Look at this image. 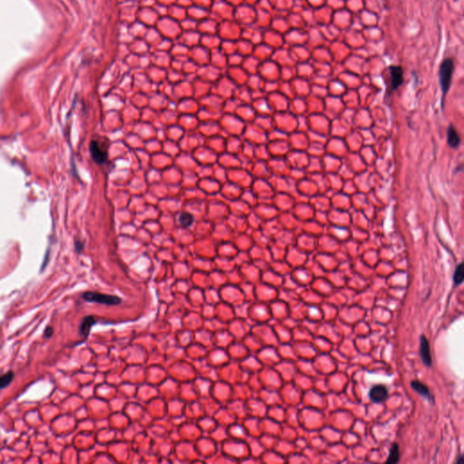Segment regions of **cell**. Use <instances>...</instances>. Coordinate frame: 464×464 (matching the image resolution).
<instances>
[{
	"instance_id": "1",
	"label": "cell",
	"mask_w": 464,
	"mask_h": 464,
	"mask_svg": "<svg viewBox=\"0 0 464 464\" xmlns=\"http://www.w3.org/2000/svg\"><path fill=\"white\" fill-rule=\"evenodd\" d=\"M454 72V62L452 58H446L442 62L439 68V83L443 95H446L451 87Z\"/></svg>"
},
{
	"instance_id": "2",
	"label": "cell",
	"mask_w": 464,
	"mask_h": 464,
	"mask_svg": "<svg viewBox=\"0 0 464 464\" xmlns=\"http://www.w3.org/2000/svg\"><path fill=\"white\" fill-rule=\"evenodd\" d=\"M83 300L87 302L93 303H99V304L108 305V306H116L122 302V299L116 296L107 295V294L96 293V292H85L82 296Z\"/></svg>"
},
{
	"instance_id": "3",
	"label": "cell",
	"mask_w": 464,
	"mask_h": 464,
	"mask_svg": "<svg viewBox=\"0 0 464 464\" xmlns=\"http://www.w3.org/2000/svg\"><path fill=\"white\" fill-rule=\"evenodd\" d=\"M90 152L93 160L98 164H103L107 160V150L97 141H93L91 143Z\"/></svg>"
},
{
	"instance_id": "4",
	"label": "cell",
	"mask_w": 464,
	"mask_h": 464,
	"mask_svg": "<svg viewBox=\"0 0 464 464\" xmlns=\"http://www.w3.org/2000/svg\"><path fill=\"white\" fill-rule=\"evenodd\" d=\"M389 73L391 77L392 91L399 88L403 83V70L401 66H390Z\"/></svg>"
},
{
	"instance_id": "5",
	"label": "cell",
	"mask_w": 464,
	"mask_h": 464,
	"mask_svg": "<svg viewBox=\"0 0 464 464\" xmlns=\"http://www.w3.org/2000/svg\"><path fill=\"white\" fill-rule=\"evenodd\" d=\"M388 396V390L387 387L383 385H378L373 387L369 391V397L374 403H382Z\"/></svg>"
},
{
	"instance_id": "6",
	"label": "cell",
	"mask_w": 464,
	"mask_h": 464,
	"mask_svg": "<svg viewBox=\"0 0 464 464\" xmlns=\"http://www.w3.org/2000/svg\"><path fill=\"white\" fill-rule=\"evenodd\" d=\"M420 354L424 364L426 366H431V349H430L429 341L426 338L425 336H422L420 337Z\"/></svg>"
},
{
	"instance_id": "7",
	"label": "cell",
	"mask_w": 464,
	"mask_h": 464,
	"mask_svg": "<svg viewBox=\"0 0 464 464\" xmlns=\"http://www.w3.org/2000/svg\"><path fill=\"white\" fill-rule=\"evenodd\" d=\"M95 323H96V319L94 318V316H93V315H87V316L83 317L82 323L80 325V328H79L80 335L84 338L88 337L90 330H91L92 326H94Z\"/></svg>"
},
{
	"instance_id": "8",
	"label": "cell",
	"mask_w": 464,
	"mask_h": 464,
	"mask_svg": "<svg viewBox=\"0 0 464 464\" xmlns=\"http://www.w3.org/2000/svg\"><path fill=\"white\" fill-rule=\"evenodd\" d=\"M447 142L448 144L452 147V148H457L459 145H460V137H459V134L456 130L453 127V126H449L447 130Z\"/></svg>"
},
{
	"instance_id": "9",
	"label": "cell",
	"mask_w": 464,
	"mask_h": 464,
	"mask_svg": "<svg viewBox=\"0 0 464 464\" xmlns=\"http://www.w3.org/2000/svg\"><path fill=\"white\" fill-rule=\"evenodd\" d=\"M411 387L415 390V392L421 394L422 396L428 398V399L431 397L429 388L426 387L425 384H423V383H421V382L416 381V380H415V381L411 382Z\"/></svg>"
},
{
	"instance_id": "10",
	"label": "cell",
	"mask_w": 464,
	"mask_h": 464,
	"mask_svg": "<svg viewBox=\"0 0 464 464\" xmlns=\"http://www.w3.org/2000/svg\"><path fill=\"white\" fill-rule=\"evenodd\" d=\"M400 457V452H399V446L397 443H393L392 448L390 450V453L388 455V458L387 460V464H394L398 463Z\"/></svg>"
},
{
	"instance_id": "11",
	"label": "cell",
	"mask_w": 464,
	"mask_h": 464,
	"mask_svg": "<svg viewBox=\"0 0 464 464\" xmlns=\"http://www.w3.org/2000/svg\"><path fill=\"white\" fill-rule=\"evenodd\" d=\"M464 264L461 263L460 265L456 268V270L454 271V274H453V282L455 285H461L463 281H464Z\"/></svg>"
},
{
	"instance_id": "12",
	"label": "cell",
	"mask_w": 464,
	"mask_h": 464,
	"mask_svg": "<svg viewBox=\"0 0 464 464\" xmlns=\"http://www.w3.org/2000/svg\"><path fill=\"white\" fill-rule=\"evenodd\" d=\"M13 379H14V373L12 371L0 376V389H4L6 387H8L11 384Z\"/></svg>"
},
{
	"instance_id": "13",
	"label": "cell",
	"mask_w": 464,
	"mask_h": 464,
	"mask_svg": "<svg viewBox=\"0 0 464 464\" xmlns=\"http://www.w3.org/2000/svg\"><path fill=\"white\" fill-rule=\"evenodd\" d=\"M179 222L184 228L190 227L193 222V217L189 213H183L179 217Z\"/></svg>"
},
{
	"instance_id": "14",
	"label": "cell",
	"mask_w": 464,
	"mask_h": 464,
	"mask_svg": "<svg viewBox=\"0 0 464 464\" xmlns=\"http://www.w3.org/2000/svg\"><path fill=\"white\" fill-rule=\"evenodd\" d=\"M53 333H54V329L52 326H46V328L44 329V338H50V337L53 336Z\"/></svg>"
},
{
	"instance_id": "15",
	"label": "cell",
	"mask_w": 464,
	"mask_h": 464,
	"mask_svg": "<svg viewBox=\"0 0 464 464\" xmlns=\"http://www.w3.org/2000/svg\"><path fill=\"white\" fill-rule=\"evenodd\" d=\"M464 458L463 457H460L458 461H457V464H461V463H464Z\"/></svg>"
}]
</instances>
